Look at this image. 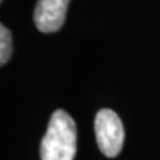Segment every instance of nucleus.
I'll return each mask as SVG.
<instances>
[{"label":"nucleus","mask_w":160,"mask_h":160,"mask_svg":"<svg viewBox=\"0 0 160 160\" xmlns=\"http://www.w3.org/2000/svg\"><path fill=\"white\" fill-rule=\"evenodd\" d=\"M76 124L69 115L58 109L49 119L40 143L42 160H73L76 155Z\"/></svg>","instance_id":"f257e3e1"},{"label":"nucleus","mask_w":160,"mask_h":160,"mask_svg":"<svg viewBox=\"0 0 160 160\" xmlns=\"http://www.w3.org/2000/svg\"><path fill=\"white\" fill-rule=\"evenodd\" d=\"M95 135L99 149L107 158L118 156L124 144V127L118 113L104 108L95 118Z\"/></svg>","instance_id":"f03ea898"},{"label":"nucleus","mask_w":160,"mask_h":160,"mask_svg":"<svg viewBox=\"0 0 160 160\" xmlns=\"http://www.w3.org/2000/svg\"><path fill=\"white\" fill-rule=\"evenodd\" d=\"M71 0H38L33 20L39 31L56 32L63 27Z\"/></svg>","instance_id":"7ed1b4c3"},{"label":"nucleus","mask_w":160,"mask_h":160,"mask_svg":"<svg viewBox=\"0 0 160 160\" xmlns=\"http://www.w3.org/2000/svg\"><path fill=\"white\" fill-rule=\"evenodd\" d=\"M12 55V35L8 28L0 26V64L4 66L8 63Z\"/></svg>","instance_id":"20e7f679"}]
</instances>
